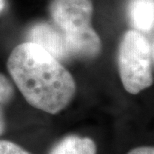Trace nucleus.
<instances>
[{"mask_svg": "<svg viewBox=\"0 0 154 154\" xmlns=\"http://www.w3.org/2000/svg\"><path fill=\"white\" fill-rule=\"evenodd\" d=\"M7 69L15 86L30 105L57 114L69 105L76 93V82L62 62L33 42L12 49Z\"/></svg>", "mask_w": 154, "mask_h": 154, "instance_id": "1", "label": "nucleus"}, {"mask_svg": "<svg viewBox=\"0 0 154 154\" xmlns=\"http://www.w3.org/2000/svg\"><path fill=\"white\" fill-rule=\"evenodd\" d=\"M49 11L52 24L63 38L67 60H92L99 56L102 42L92 26V0H53Z\"/></svg>", "mask_w": 154, "mask_h": 154, "instance_id": "2", "label": "nucleus"}, {"mask_svg": "<svg viewBox=\"0 0 154 154\" xmlns=\"http://www.w3.org/2000/svg\"><path fill=\"white\" fill-rule=\"evenodd\" d=\"M117 66L128 93L135 95L149 88L154 80L153 42L138 30H127L119 42Z\"/></svg>", "mask_w": 154, "mask_h": 154, "instance_id": "3", "label": "nucleus"}, {"mask_svg": "<svg viewBox=\"0 0 154 154\" xmlns=\"http://www.w3.org/2000/svg\"><path fill=\"white\" fill-rule=\"evenodd\" d=\"M28 41L41 46L60 62L67 61L63 38L52 23L40 22L32 26L28 33Z\"/></svg>", "mask_w": 154, "mask_h": 154, "instance_id": "4", "label": "nucleus"}, {"mask_svg": "<svg viewBox=\"0 0 154 154\" xmlns=\"http://www.w3.org/2000/svg\"><path fill=\"white\" fill-rule=\"evenodd\" d=\"M97 146L89 137L71 134L63 137L52 147L49 154H96Z\"/></svg>", "mask_w": 154, "mask_h": 154, "instance_id": "5", "label": "nucleus"}, {"mask_svg": "<svg viewBox=\"0 0 154 154\" xmlns=\"http://www.w3.org/2000/svg\"><path fill=\"white\" fill-rule=\"evenodd\" d=\"M153 0H131L129 17L133 26L139 31L149 32L153 28Z\"/></svg>", "mask_w": 154, "mask_h": 154, "instance_id": "6", "label": "nucleus"}, {"mask_svg": "<svg viewBox=\"0 0 154 154\" xmlns=\"http://www.w3.org/2000/svg\"><path fill=\"white\" fill-rule=\"evenodd\" d=\"M14 86L4 74L0 73V136L6 130V118L4 109L14 97Z\"/></svg>", "mask_w": 154, "mask_h": 154, "instance_id": "7", "label": "nucleus"}, {"mask_svg": "<svg viewBox=\"0 0 154 154\" xmlns=\"http://www.w3.org/2000/svg\"><path fill=\"white\" fill-rule=\"evenodd\" d=\"M0 154H31L20 145L9 140L0 139Z\"/></svg>", "mask_w": 154, "mask_h": 154, "instance_id": "8", "label": "nucleus"}, {"mask_svg": "<svg viewBox=\"0 0 154 154\" xmlns=\"http://www.w3.org/2000/svg\"><path fill=\"white\" fill-rule=\"evenodd\" d=\"M127 154H154L152 146H138L128 151Z\"/></svg>", "mask_w": 154, "mask_h": 154, "instance_id": "9", "label": "nucleus"}, {"mask_svg": "<svg viewBox=\"0 0 154 154\" xmlns=\"http://www.w3.org/2000/svg\"><path fill=\"white\" fill-rule=\"evenodd\" d=\"M3 8V0H0V11L2 10Z\"/></svg>", "mask_w": 154, "mask_h": 154, "instance_id": "10", "label": "nucleus"}]
</instances>
